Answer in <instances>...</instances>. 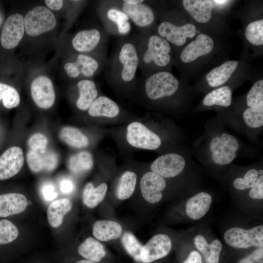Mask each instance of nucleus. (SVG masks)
Masks as SVG:
<instances>
[{
    "label": "nucleus",
    "mask_w": 263,
    "mask_h": 263,
    "mask_svg": "<svg viewBox=\"0 0 263 263\" xmlns=\"http://www.w3.org/2000/svg\"><path fill=\"white\" fill-rule=\"evenodd\" d=\"M183 263H202L201 254L196 250L190 252L187 259Z\"/></svg>",
    "instance_id": "nucleus-50"
},
{
    "label": "nucleus",
    "mask_w": 263,
    "mask_h": 263,
    "mask_svg": "<svg viewBox=\"0 0 263 263\" xmlns=\"http://www.w3.org/2000/svg\"><path fill=\"white\" fill-rule=\"evenodd\" d=\"M41 193L44 199L47 201H53L57 196L55 186L50 183H45L42 186Z\"/></svg>",
    "instance_id": "nucleus-46"
},
{
    "label": "nucleus",
    "mask_w": 263,
    "mask_h": 263,
    "mask_svg": "<svg viewBox=\"0 0 263 263\" xmlns=\"http://www.w3.org/2000/svg\"><path fill=\"white\" fill-rule=\"evenodd\" d=\"M246 257L254 263H263V247H257Z\"/></svg>",
    "instance_id": "nucleus-49"
},
{
    "label": "nucleus",
    "mask_w": 263,
    "mask_h": 263,
    "mask_svg": "<svg viewBox=\"0 0 263 263\" xmlns=\"http://www.w3.org/2000/svg\"><path fill=\"white\" fill-rule=\"evenodd\" d=\"M209 149L214 163L219 165L230 164L235 158L236 153L231 152L224 146L220 136H217L210 141Z\"/></svg>",
    "instance_id": "nucleus-30"
},
{
    "label": "nucleus",
    "mask_w": 263,
    "mask_h": 263,
    "mask_svg": "<svg viewBox=\"0 0 263 263\" xmlns=\"http://www.w3.org/2000/svg\"><path fill=\"white\" fill-rule=\"evenodd\" d=\"M156 33L170 45H184L188 38H193L197 32L196 26L191 23L179 25L170 19H163L157 27Z\"/></svg>",
    "instance_id": "nucleus-10"
},
{
    "label": "nucleus",
    "mask_w": 263,
    "mask_h": 263,
    "mask_svg": "<svg viewBox=\"0 0 263 263\" xmlns=\"http://www.w3.org/2000/svg\"><path fill=\"white\" fill-rule=\"evenodd\" d=\"M225 242L236 248L263 247V225H257L246 229L233 227L226 230L224 234Z\"/></svg>",
    "instance_id": "nucleus-6"
},
{
    "label": "nucleus",
    "mask_w": 263,
    "mask_h": 263,
    "mask_svg": "<svg viewBox=\"0 0 263 263\" xmlns=\"http://www.w3.org/2000/svg\"><path fill=\"white\" fill-rule=\"evenodd\" d=\"M220 137L222 144L227 147L231 152L236 153L239 148V143L235 137L232 135L224 133Z\"/></svg>",
    "instance_id": "nucleus-45"
},
{
    "label": "nucleus",
    "mask_w": 263,
    "mask_h": 263,
    "mask_svg": "<svg viewBox=\"0 0 263 263\" xmlns=\"http://www.w3.org/2000/svg\"><path fill=\"white\" fill-rule=\"evenodd\" d=\"M231 101V90L229 87L225 86L207 94L203 100V104L206 106L218 105L226 107L230 105Z\"/></svg>",
    "instance_id": "nucleus-31"
},
{
    "label": "nucleus",
    "mask_w": 263,
    "mask_h": 263,
    "mask_svg": "<svg viewBox=\"0 0 263 263\" xmlns=\"http://www.w3.org/2000/svg\"><path fill=\"white\" fill-rule=\"evenodd\" d=\"M144 0H124V1L129 4L134 5L142 2Z\"/></svg>",
    "instance_id": "nucleus-52"
},
{
    "label": "nucleus",
    "mask_w": 263,
    "mask_h": 263,
    "mask_svg": "<svg viewBox=\"0 0 263 263\" xmlns=\"http://www.w3.org/2000/svg\"><path fill=\"white\" fill-rule=\"evenodd\" d=\"M212 197L206 192H200L190 197L186 203V212L188 218L197 220L203 218L209 210Z\"/></svg>",
    "instance_id": "nucleus-18"
},
{
    "label": "nucleus",
    "mask_w": 263,
    "mask_h": 263,
    "mask_svg": "<svg viewBox=\"0 0 263 263\" xmlns=\"http://www.w3.org/2000/svg\"><path fill=\"white\" fill-rule=\"evenodd\" d=\"M76 85L79 94L76 106L81 111H87L99 96L96 84L91 79H82L77 82Z\"/></svg>",
    "instance_id": "nucleus-22"
},
{
    "label": "nucleus",
    "mask_w": 263,
    "mask_h": 263,
    "mask_svg": "<svg viewBox=\"0 0 263 263\" xmlns=\"http://www.w3.org/2000/svg\"><path fill=\"white\" fill-rule=\"evenodd\" d=\"M179 80L168 71L141 75L137 78L133 91L141 102L147 104L170 97L179 89Z\"/></svg>",
    "instance_id": "nucleus-3"
},
{
    "label": "nucleus",
    "mask_w": 263,
    "mask_h": 263,
    "mask_svg": "<svg viewBox=\"0 0 263 263\" xmlns=\"http://www.w3.org/2000/svg\"><path fill=\"white\" fill-rule=\"evenodd\" d=\"M98 13L103 28L109 35L119 38L129 35L132 26L128 16L114 4L113 0H103Z\"/></svg>",
    "instance_id": "nucleus-5"
},
{
    "label": "nucleus",
    "mask_w": 263,
    "mask_h": 263,
    "mask_svg": "<svg viewBox=\"0 0 263 263\" xmlns=\"http://www.w3.org/2000/svg\"><path fill=\"white\" fill-rule=\"evenodd\" d=\"M28 205L26 197L19 193L0 195V217H6L24 211Z\"/></svg>",
    "instance_id": "nucleus-19"
},
{
    "label": "nucleus",
    "mask_w": 263,
    "mask_h": 263,
    "mask_svg": "<svg viewBox=\"0 0 263 263\" xmlns=\"http://www.w3.org/2000/svg\"><path fill=\"white\" fill-rule=\"evenodd\" d=\"M238 64L237 60H228L212 69L206 75L208 84L216 87L225 83L236 70Z\"/></svg>",
    "instance_id": "nucleus-24"
},
{
    "label": "nucleus",
    "mask_w": 263,
    "mask_h": 263,
    "mask_svg": "<svg viewBox=\"0 0 263 263\" xmlns=\"http://www.w3.org/2000/svg\"><path fill=\"white\" fill-rule=\"evenodd\" d=\"M214 46V42L211 37L201 33L181 51L179 59L185 64L192 62L199 57L209 54Z\"/></svg>",
    "instance_id": "nucleus-16"
},
{
    "label": "nucleus",
    "mask_w": 263,
    "mask_h": 263,
    "mask_svg": "<svg viewBox=\"0 0 263 263\" xmlns=\"http://www.w3.org/2000/svg\"><path fill=\"white\" fill-rule=\"evenodd\" d=\"M194 243L196 248L203 255L206 263H219L223 247L220 240L215 239L208 244L203 236L199 234L195 236Z\"/></svg>",
    "instance_id": "nucleus-23"
},
{
    "label": "nucleus",
    "mask_w": 263,
    "mask_h": 263,
    "mask_svg": "<svg viewBox=\"0 0 263 263\" xmlns=\"http://www.w3.org/2000/svg\"><path fill=\"white\" fill-rule=\"evenodd\" d=\"M137 175L132 171H126L121 176L116 189V196L121 200L130 198L133 193Z\"/></svg>",
    "instance_id": "nucleus-32"
},
{
    "label": "nucleus",
    "mask_w": 263,
    "mask_h": 263,
    "mask_svg": "<svg viewBox=\"0 0 263 263\" xmlns=\"http://www.w3.org/2000/svg\"><path fill=\"white\" fill-rule=\"evenodd\" d=\"M185 165L186 161L181 155L170 153L157 157L151 163L150 169L151 172L164 178H170L179 175Z\"/></svg>",
    "instance_id": "nucleus-12"
},
{
    "label": "nucleus",
    "mask_w": 263,
    "mask_h": 263,
    "mask_svg": "<svg viewBox=\"0 0 263 263\" xmlns=\"http://www.w3.org/2000/svg\"><path fill=\"white\" fill-rule=\"evenodd\" d=\"M229 1V0H213L214 3L218 4H223Z\"/></svg>",
    "instance_id": "nucleus-55"
},
{
    "label": "nucleus",
    "mask_w": 263,
    "mask_h": 263,
    "mask_svg": "<svg viewBox=\"0 0 263 263\" xmlns=\"http://www.w3.org/2000/svg\"><path fill=\"white\" fill-rule=\"evenodd\" d=\"M45 3L49 9L53 10H60L63 4V0H46Z\"/></svg>",
    "instance_id": "nucleus-51"
},
{
    "label": "nucleus",
    "mask_w": 263,
    "mask_h": 263,
    "mask_svg": "<svg viewBox=\"0 0 263 263\" xmlns=\"http://www.w3.org/2000/svg\"><path fill=\"white\" fill-rule=\"evenodd\" d=\"M126 139L131 146L140 149L155 150L161 145L158 135L138 121L132 122L128 125Z\"/></svg>",
    "instance_id": "nucleus-9"
},
{
    "label": "nucleus",
    "mask_w": 263,
    "mask_h": 263,
    "mask_svg": "<svg viewBox=\"0 0 263 263\" xmlns=\"http://www.w3.org/2000/svg\"><path fill=\"white\" fill-rule=\"evenodd\" d=\"M18 235V229L14 224L6 219L0 220V244L12 242Z\"/></svg>",
    "instance_id": "nucleus-38"
},
{
    "label": "nucleus",
    "mask_w": 263,
    "mask_h": 263,
    "mask_svg": "<svg viewBox=\"0 0 263 263\" xmlns=\"http://www.w3.org/2000/svg\"><path fill=\"white\" fill-rule=\"evenodd\" d=\"M88 110V114L92 117L113 118L120 114L121 109L113 99L105 95H100Z\"/></svg>",
    "instance_id": "nucleus-21"
},
{
    "label": "nucleus",
    "mask_w": 263,
    "mask_h": 263,
    "mask_svg": "<svg viewBox=\"0 0 263 263\" xmlns=\"http://www.w3.org/2000/svg\"><path fill=\"white\" fill-rule=\"evenodd\" d=\"M43 171H52L54 170L58 164V158L56 154L52 151H46L41 153Z\"/></svg>",
    "instance_id": "nucleus-43"
},
{
    "label": "nucleus",
    "mask_w": 263,
    "mask_h": 263,
    "mask_svg": "<svg viewBox=\"0 0 263 263\" xmlns=\"http://www.w3.org/2000/svg\"><path fill=\"white\" fill-rule=\"evenodd\" d=\"M246 101L248 107L263 105V80H259L253 84L248 91Z\"/></svg>",
    "instance_id": "nucleus-39"
},
{
    "label": "nucleus",
    "mask_w": 263,
    "mask_h": 263,
    "mask_svg": "<svg viewBox=\"0 0 263 263\" xmlns=\"http://www.w3.org/2000/svg\"><path fill=\"white\" fill-rule=\"evenodd\" d=\"M109 36L103 28L83 29L75 35L71 44L77 54L107 56Z\"/></svg>",
    "instance_id": "nucleus-4"
},
{
    "label": "nucleus",
    "mask_w": 263,
    "mask_h": 263,
    "mask_svg": "<svg viewBox=\"0 0 263 263\" xmlns=\"http://www.w3.org/2000/svg\"><path fill=\"white\" fill-rule=\"evenodd\" d=\"M244 35L251 44L261 46L263 44V19L253 21L246 27Z\"/></svg>",
    "instance_id": "nucleus-36"
},
{
    "label": "nucleus",
    "mask_w": 263,
    "mask_h": 263,
    "mask_svg": "<svg viewBox=\"0 0 263 263\" xmlns=\"http://www.w3.org/2000/svg\"><path fill=\"white\" fill-rule=\"evenodd\" d=\"M75 188L74 183L69 179H63L60 182V189L63 193H71L74 191Z\"/></svg>",
    "instance_id": "nucleus-48"
},
{
    "label": "nucleus",
    "mask_w": 263,
    "mask_h": 263,
    "mask_svg": "<svg viewBox=\"0 0 263 263\" xmlns=\"http://www.w3.org/2000/svg\"><path fill=\"white\" fill-rule=\"evenodd\" d=\"M48 139L43 134L39 133L32 135L28 140V145L32 150L43 153L46 151Z\"/></svg>",
    "instance_id": "nucleus-42"
},
{
    "label": "nucleus",
    "mask_w": 263,
    "mask_h": 263,
    "mask_svg": "<svg viewBox=\"0 0 263 263\" xmlns=\"http://www.w3.org/2000/svg\"><path fill=\"white\" fill-rule=\"evenodd\" d=\"M72 207V202L67 198L57 199L51 203L47 209V218L50 225L55 228L59 227L62 223L64 216Z\"/></svg>",
    "instance_id": "nucleus-26"
},
{
    "label": "nucleus",
    "mask_w": 263,
    "mask_h": 263,
    "mask_svg": "<svg viewBox=\"0 0 263 263\" xmlns=\"http://www.w3.org/2000/svg\"><path fill=\"white\" fill-rule=\"evenodd\" d=\"M93 165V159L91 154L87 151H82L69 158L67 167L73 174L81 175L90 170Z\"/></svg>",
    "instance_id": "nucleus-29"
},
{
    "label": "nucleus",
    "mask_w": 263,
    "mask_h": 263,
    "mask_svg": "<svg viewBox=\"0 0 263 263\" xmlns=\"http://www.w3.org/2000/svg\"><path fill=\"white\" fill-rule=\"evenodd\" d=\"M258 177L257 170L254 169H250L245 173L243 178H237L234 181V187L238 190L251 188L256 183Z\"/></svg>",
    "instance_id": "nucleus-40"
},
{
    "label": "nucleus",
    "mask_w": 263,
    "mask_h": 263,
    "mask_svg": "<svg viewBox=\"0 0 263 263\" xmlns=\"http://www.w3.org/2000/svg\"><path fill=\"white\" fill-rule=\"evenodd\" d=\"M139 64L135 35L119 38L107 57L103 69L105 79L119 93L132 92Z\"/></svg>",
    "instance_id": "nucleus-1"
},
{
    "label": "nucleus",
    "mask_w": 263,
    "mask_h": 263,
    "mask_svg": "<svg viewBox=\"0 0 263 263\" xmlns=\"http://www.w3.org/2000/svg\"><path fill=\"white\" fill-rule=\"evenodd\" d=\"M25 30L32 37L53 30L56 19L51 11L44 6H37L30 10L24 18Z\"/></svg>",
    "instance_id": "nucleus-7"
},
{
    "label": "nucleus",
    "mask_w": 263,
    "mask_h": 263,
    "mask_svg": "<svg viewBox=\"0 0 263 263\" xmlns=\"http://www.w3.org/2000/svg\"><path fill=\"white\" fill-rule=\"evenodd\" d=\"M78 253L86 260L95 263L100 262L106 255L103 245L92 237L87 238L77 248Z\"/></svg>",
    "instance_id": "nucleus-27"
},
{
    "label": "nucleus",
    "mask_w": 263,
    "mask_h": 263,
    "mask_svg": "<svg viewBox=\"0 0 263 263\" xmlns=\"http://www.w3.org/2000/svg\"><path fill=\"white\" fill-rule=\"evenodd\" d=\"M172 247L171 240L164 234L153 236L143 246L140 260L143 263H151L167 256Z\"/></svg>",
    "instance_id": "nucleus-13"
},
{
    "label": "nucleus",
    "mask_w": 263,
    "mask_h": 263,
    "mask_svg": "<svg viewBox=\"0 0 263 263\" xmlns=\"http://www.w3.org/2000/svg\"><path fill=\"white\" fill-rule=\"evenodd\" d=\"M64 69L67 75L71 78H76L81 76L80 72L74 61L66 63Z\"/></svg>",
    "instance_id": "nucleus-47"
},
{
    "label": "nucleus",
    "mask_w": 263,
    "mask_h": 263,
    "mask_svg": "<svg viewBox=\"0 0 263 263\" xmlns=\"http://www.w3.org/2000/svg\"><path fill=\"white\" fill-rule=\"evenodd\" d=\"M166 185L164 178L153 172H148L142 176L140 180L142 195L150 203L159 202L162 198V192Z\"/></svg>",
    "instance_id": "nucleus-17"
},
{
    "label": "nucleus",
    "mask_w": 263,
    "mask_h": 263,
    "mask_svg": "<svg viewBox=\"0 0 263 263\" xmlns=\"http://www.w3.org/2000/svg\"><path fill=\"white\" fill-rule=\"evenodd\" d=\"M24 31L23 17L19 13L10 16L1 30L0 37L1 46L6 49L15 48L22 38Z\"/></svg>",
    "instance_id": "nucleus-11"
},
{
    "label": "nucleus",
    "mask_w": 263,
    "mask_h": 263,
    "mask_svg": "<svg viewBox=\"0 0 263 263\" xmlns=\"http://www.w3.org/2000/svg\"><path fill=\"white\" fill-rule=\"evenodd\" d=\"M115 5L125 13L139 30L154 28L156 13L147 1L134 5L126 3L124 0H113Z\"/></svg>",
    "instance_id": "nucleus-8"
},
{
    "label": "nucleus",
    "mask_w": 263,
    "mask_h": 263,
    "mask_svg": "<svg viewBox=\"0 0 263 263\" xmlns=\"http://www.w3.org/2000/svg\"><path fill=\"white\" fill-rule=\"evenodd\" d=\"M76 263H96L95 262L88 260H82L77 262Z\"/></svg>",
    "instance_id": "nucleus-54"
},
{
    "label": "nucleus",
    "mask_w": 263,
    "mask_h": 263,
    "mask_svg": "<svg viewBox=\"0 0 263 263\" xmlns=\"http://www.w3.org/2000/svg\"><path fill=\"white\" fill-rule=\"evenodd\" d=\"M5 108H14L20 103V98L17 90L13 87L0 82V102Z\"/></svg>",
    "instance_id": "nucleus-34"
},
{
    "label": "nucleus",
    "mask_w": 263,
    "mask_h": 263,
    "mask_svg": "<svg viewBox=\"0 0 263 263\" xmlns=\"http://www.w3.org/2000/svg\"><path fill=\"white\" fill-rule=\"evenodd\" d=\"M108 189V185L102 183L96 188L91 182L85 186L82 193V201L87 207L93 208L96 207L104 199Z\"/></svg>",
    "instance_id": "nucleus-28"
},
{
    "label": "nucleus",
    "mask_w": 263,
    "mask_h": 263,
    "mask_svg": "<svg viewBox=\"0 0 263 263\" xmlns=\"http://www.w3.org/2000/svg\"><path fill=\"white\" fill-rule=\"evenodd\" d=\"M243 117L245 124L252 128L263 125V105L249 107L244 112Z\"/></svg>",
    "instance_id": "nucleus-37"
},
{
    "label": "nucleus",
    "mask_w": 263,
    "mask_h": 263,
    "mask_svg": "<svg viewBox=\"0 0 263 263\" xmlns=\"http://www.w3.org/2000/svg\"><path fill=\"white\" fill-rule=\"evenodd\" d=\"M27 162L29 169L35 173L43 171V160L41 153L30 150L27 155Z\"/></svg>",
    "instance_id": "nucleus-41"
},
{
    "label": "nucleus",
    "mask_w": 263,
    "mask_h": 263,
    "mask_svg": "<svg viewBox=\"0 0 263 263\" xmlns=\"http://www.w3.org/2000/svg\"><path fill=\"white\" fill-rule=\"evenodd\" d=\"M32 97L39 108L47 109L54 104L56 94L51 80L45 75L36 77L31 85Z\"/></svg>",
    "instance_id": "nucleus-14"
},
{
    "label": "nucleus",
    "mask_w": 263,
    "mask_h": 263,
    "mask_svg": "<svg viewBox=\"0 0 263 263\" xmlns=\"http://www.w3.org/2000/svg\"><path fill=\"white\" fill-rule=\"evenodd\" d=\"M60 139L68 145L75 148L86 147L89 144L88 137L80 130L73 127H65L59 133Z\"/></svg>",
    "instance_id": "nucleus-33"
},
{
    "label": "nucleus",
    "mask_w": 263,
    "mask_h": 263,
    "mask_svg": "<svg viewBox=\"0 0 263 263\" xmlns=\"http://www.w3.org/2000/svg\"><path fill=\"white\" fill-rule=\"evenodd\" d=\"M122 233L121 225L118 223L102 220L96 221L93 227L94 237L101 241H109L118 238Z\"/></svg>",
    "instance_id": "nucleus-25"
},
{
    "label": "nucleus",
    "mask_w": 263,
    "mask_h": 263,
    "mask_svg": "<svg viewBox=\"0 0 263 263\" xmlns=\"http://www.w3.org/2000/svg\"><path fill=\"white\" fill-rule=\"evenodd\" d=\"M141 75L169 71L173 62L171 45L153 28L135 35Z\"/></svg>",
    "instance_id": "nucleus-2"
},
{
    "label": "nucleus",
    "mask_w": 263,
    "mask_h": 263,
    "mask_svg": "<svg viewBox=\"0 0 263 263\" xmlns=\"http://www.w3.org/2000/svg\"><path fill=\"white\" fill-rule=\"evenodd\" d=\"M121 243L127 252L137 262L141 263L140 253L142 244L131 232H125L121 238Z\"/></svg>",
    "instance_id": "nucleus-35"
},
{
    "label": "nucleus",
    "mask_w": 263,
    "mask_h": 263,
    "mask_svg": "<svg viewBox=\"0 0 263 263\" xmlns=\"http://www.w3.org/2000/svg\"><path fill=\"white\" fill-rule=\"evenodd\" d=\"M182 2L185 9L198 22L206 23L211 19L213 0H183Z\"/></svg>",
    "instance_id": "nucleus-20"
},
{
    "label": "nucleus",
    "mask_w": 263,
    "mask_h": 263,
    "mask_svg": "<svg viewBox=\"0 0 263 263\" xmlns=\"http://www.w3.org/2000/svg\"><path fill=\"white\" fill-rule=\"evenodd\" d=\"M258 172V174H260V175H263V171L262 169H260Z\"/></svg>",
    "instance_id": "nucleus-56"
},
{
    "label": "nucleus",
    "mask_w": 263,
    "mask_h": 263,
    "mask_svg": "<svg viewBox=\"0 0 263 263\" xmlns=\"http://www.w3.org/2000/svg\"><path fill=\"white\" fill-rule=\"evenodd\" d=\"M237 263H254L252 261L250 260L247 257L240 260Z\"/></svg>",
    "instance_id": "nucleus-53"
},
{
    "label": "nucleus",
    "mask_w": 263,
    "mask_h": 263,
    "mask_svg": "<svg viewBox=\"0 0 263 263\" xmlns=\"http://www.w3.org/2000/svg\"><path fill=\"white\" fill-rule=\"evenodd\" d=\"M249 196L253 199L262 200L263 199V175L258 177L256 183L251 188Z\"/></svg>",
    "instance_id": "nucleus-44"
},
{
    "label": "nucleus",
    "mask_w": 263,
    "mask_h": 263,
    "mask_svg": "<svg viewBox=\"0 0 263 263\" xmlns=\"http://www.w3.org/2000/svg\"><path fill=\"white\" fill-rule=\"evenodd\" d=\"M24 162L22 150L12 146L0 155V181L10 179L20 170Z\"/></svg>",
    "instance_id": "nucleus-15"
}]
</instances>
